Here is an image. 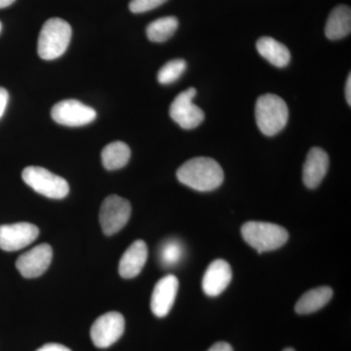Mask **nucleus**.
I'll use <instances>...</instances> for the list:
<instances>
[{"label":"nucleus","instance_id":"1","mask_svg":"<svg viewBox=\"0 0 351 351\" xmlns=\"http://www.w3.org/2000/svg\"><path fill=\"white\" fill-rule=\"evenodd\" d=\"M180 182L198 191H211L218 189L223 182L221 165L210 157H195L182 164L177 171Z\"/></svg>","mask_w":351,"mask_h":351},{"label":"nucleus","instance_id":"2","mask_svg":"<svg viewBox=\"0 0 351 351\" xmlns=\"http://www.w3.org/2000/svg\"><path fill=\"white\" fill-rule=\"evenodd\" d=\"M255 115L260 131L271 137L285 128L289 110L282 98L274 94H265L256 103Z\"/></svg>","mask_w":351,"mask_h":351},{"label":"nucleus","instance_id":"3","mask_svg":"<svg viewBox=\"0 0 351 351\" xmlns=\"http://www.w3.org/2000/svg\"><path fill=\"white\" fill-rule=\"evenodd\" d=\"M71 25L60 18L46 21L38 38L39 57L46 61H52L61 57L68 49L71 39Z\"/></svg>","mask_w":351,"mask_h":351},{"label":"nucleus","instance_id":"4","mask_svg":"<svg viewBox=\"0 0 351 351\" xmlns=\"http://www.w3.org/2000/svg\"><path fill=\"white\" fill-rule=\"evenodd\" d=\"M241 233L245 242L256 249L258 254L276 250L285 245L289 239V232L282 226L263 221L244 223Z\"/></svg>","mask_w":351,"mask_h":351},{"label":"nucleus","instance_id":"5","mask_svg":"<svg viewBox=\"0 0 351 351\" xmlns=\"http://www.w3.org/2000/svg\"><path fill=\"white\" fill-rule=\"evenodd\" d=\"M23 180L39 195L52 199H62L69 193L68 182L43 167L29 166L22 173Z\"/></svg>","mask_w":351,"mask_h":351},{"label":"nucleus","instance_id":"6","mask_svg":"<svg viewBox=\"0 0 351 351\" xmlns=\"http://www.w3.org/2000/svg\"><path fill=\"white\" fill-rule=\"evenodd\" d=\"M131 216V204L128 200L117 195L108 196L100 210L101 230L108 237L121 230Z\"/></svg>","mask_w":351,"mask_h":351},{"label":"nucleus","instance_id":"7","mask_svg":"<svg viewBox=\"0 0 351 351\" xmlns=\"http://www.w3.org/2000/svg\"><path fill=\"white\" fill-rule=\"evenodd\" d=\"M195 95V88H189L178 95L170 106L171 119L186 130L195 129L204 121V112L193 104Z\"/></svg>","mask_w":351,"mask_h":351},{"label":"nucleus","instance_id":"8","mask_svg":"<svg viewBox=\"0 0 351 351\" xmlns=\"http://www.w3.org/2000/svg\"><path fill=\"white\" fill-rule=\"evenodd\" d=\"M51 117L58 124L69 127L87 125L97 117L94 108L77 100H64L56 104L51 110Z\"/></svg>","mask_w":351,"mask_h":351},{"label":"nucleus","instance_id":"9","mask_svg":"<svg viewBox=\"0 0 351 351\" xmlns=\"http://www.w3.org/2000/svg\"><path fill=\"white\" fill-rule=\"evenodd\" d=\"M125 329L123 316L117 311H110L100 316L91 328V339L95 346L107 348L117 343Z\"/></svg>","mask_w":351,"mask_h":351},{"label":"nucleus","instance_id":"10","mask_svg":"<svg viewBox=\"0 0 351 351\" xmlns=\"http://www.w3.org/2000/svg\"><path fill=\"white\" fill-rule=\"evenodd\" d=\"M39 235L38 226L29 223L0 226V249L7 252L21 250L32 244Z\"/></svg>","mask_w":351,"mask_h":351},{"label":"nucleus","instance_id":"11","mask_svg":"<svg viewBox=\"0 0 351 351\" xmlns=\"http://www.w3.org/2000/svg\"><path fill=\"white\" fill-rule=\"evenodd\" d=\"M52 258L53 251L49 244L38 245L20 256L16 267L25 278H36L48 269Z\"/></svg>","mask_w":351,"mask_h":351},{"label":"nucleus","instance_id":"12","mask_svg":"<svg viewBox=\"0 0 351 351\" xmlns=\"http://www.w3.org/2000/svg\"><path fill=\"white\" fill-rule=\"evenodd\" d=\"M179 289L177 277L169 274L156 283L152 295L151 308L157 317H165L174 304Z\"/></svg>","mask_w":351,"mask_h":351},{"label":"nucleus","instance_id":"13","mask_svg":"<svg viewBox=\"0 0 351 351\" xmlns=\"http://www.w3.org/2000/svg\"><path fill=\"white\" fill-rule=\"evenodd\" d=\"M329 168V156L321 147H313L307 154L302 169V181L308 189H316L324 179Z\"/></svg>","mask_w":351,"mask_h":351},{"label":"nucleus","instance_id":"14","mask_svg":"<svg viewBox=\"0 0 351 351\" xmlns=\"http://www.w3.org/2000/svg\"><path fill=\"white\" fill-rule=\"evenodd\" d=\"M232 278V267L228 263L223 260L214 261L203 277V291L209 297H217L228 288Z\"/></svg>","mask_w":351,"mask_h":351},{"label":"nucleus","instance_id":"15","mask_svg":"<svg viewBox=\"0 0 351 351\" xmlns=\"http://www.w3.org/2000/svg\"><path fill=\"white\" fill-rule=\"evenodd\" d=\"M147 255H149V251L145 241L137 240L133 242L120 260L119 267L120 276L125 279L138 276L144 269Z\"/></svg>","mask_w":351,"mask_h":351},{"label":"nucleus","instance_id":"16","mask_svg":"<svg viewBox=\"0 0 351 351\" xmlns=\"http://www.w3.org/2000/svg\"><path fill=\"white\" fill-rule=\"evenodd\" d=\"M258 54L276 68H285L291 61V53L284 44L269 36L257 41Z\"/></svg>","mask_w":351,"mask_h":351},{"label":"nucleus","instance_id":"17","mask_svg":"<svg viewBox=\"0 0 351 351\" xmlns=\"http://www.w3.org/2000/svg\"><path fill=\"white\" fill-rule=\"evenodd\" d=\"M351 32L350 7L339 5L332 9L328 18L325 34L330 40H339L348 36Z\"/></svg>","mask_w":351,"mask_h":351},{"label":"nucleus","instance_id":"18","mask_svg":"<svg viewBox=\"0 0 351 351\" xmlns=\"http://www.w3.org/2000/svg\"><path fill=\"white\" fill-rule=\"evenodd\" d=\"M332 297V290L327 286L307 291L295 304V313L302 315L316 313L326 306L331 301Z\"/></svg>","mask_w":351,"mask_h":351},{"label":"nucleus","instance_id":"19","mask_svg":"<svg viewBox=\"0 0 351 351\" xmlns=\"http://www.w3.org/2000/svg\"><path fill=\"white\" fill-rule=\"evenodd\" d=\"M130 157V147L120 141L110 143L101 152L103 165L110 171L121 169L129 162Z\"/></svg>","mask_w":351,"mask_h":351},{"label":"nucleus","instance_id":"20","mask_svg":"<svg viewBox=\"0 0 351 351\" xmlns=\"http://www.w3.org/2000/svg\"><path fill=\"white\" fill-rule=\"evenodd\" d=\"M179 21L174 16L160 18L152 22L147 25V38L152 43H164L172 38L173 34L177 31Z\"/></svg>","mask_w":351,"mask_h":351},{"label":"nucleus","instance_id":"21","mask_svg":"<svg viewBox=\"0 0 351 351\" xmlns=\"http://www.w3.org/2000/svg\"><path fill=\"white\" fill-rule=\"evenodd\" d=\"M184 245L177 239H169L164 242L159 249V261L165 267H173L181 262L184 257Z\"/></svg>","mask_w":351,"mask_h":351},{"label":"nucleus","instance_id":"22","mask_svg":"<svg viewBox=\"0 0 351 351\" xmlns=\"http://www.w3.org/2000/svg\"><path fill=\"white\" fill-rule=\"evenodd\" d=\"M186 69V62L184 60H172L159 69L157 80L160 84H172L181 77Z\"/></svg>","mask_w":351,"mask_h":351},{"label":"nucleus","instance_id":"23","mask_svg":"<svg viewBox=\"0 0 351 351\" xmlns=\"http://www.w3.org/2000/svg\"><path fill=\"white\" fill-rule=\"evenodd\" d=\"M167 0H131L129 9L132 13H145L162 5Z\"/></svg>","mask_w":351,"mask_h":351},{"label":"nucleus","instance_id":"24","mask_svg":"<svg viewBox=\"0 0 351 351\" xmlns=\"http://www.w3.org/2000/svg\"><path fill=\"white\" fill-rule=\"evenodd\" d=\"M9 94L6 89L0 87V119L3 117L4 112L8 105Z\"/></svg>","mask_w":351,"mask_h":351},{"label":"nucleus","instance_id":"25","mask_svg":"<svg viewBox=\"0 0 351 351\" xmlns=\"http://www.w3.org/2000/svg\"><path fill=\"white\" fill-rule=\"evenodd\" d=\"M36 351H71L69 348H66L60 343H47L44 345L43 348H39Z\"/></svg>","mask_w":351,"mask_h":351},{"label":"nucleus","instance_id":"26","mask_svg":"<svg viewBox=\"0 0 351 351\" xmlns=\"http://www.w3.org/2000/svg\"><path fill=\"white\" fill-rule=\"evenodd\" d=\"M208 351H233L232 346L225 341L215 343Z\"/></svg>","mask_w":351,"mask_h":351},{"label":"nucleus","instance_id":"27","mask_svg":"<svg viewBox=\"0 0 351 351\" xmlns=\"http://www.w3.org/2000/svg\"><path fill=\"white\" fill-rule=\"evenodd\" d=\"M346 98L348 105H351V75H348L346 84Z\"/></svg>","mask_w":351,"mask_h":351},{"label":"nucleus","instance_id":"28","mask_svg":"<svg viewBox=\"0 0 351 351\" xmlns=\"http://www.w3.org/2000/svg\"><path fill=\"white\" fill-rule=\"evenodd\" d=\"M14 2L15 0H0V9L10 6Z\"/></svg>","mask_w":351,"mask_h":351},{"label":"nucleus","instance_id":"29","mask_svg":"<svg viewBox=\"0 0 351 351\" xmlns=\"http://www.w3.org/2000/svg\"><path fill=\"white\" fill-rule=\"evenodd\" d=\"M283 351H295V350H293V348H286V350H284Z\"/></svg>","mask_w":351,"mask_h":351},{"label":"nucleus","instance_id":"30","mask_svg":"<svg viewBox=\"0 0 351 351\" xmlns=\"http://www.w3.org/2000/svg\"><path fill=\"white\" fill-rule=\"evenodd\" d=\"M1 27H2L1 23H0V32H1Z\"/></svg>","mask_w":351,"mask_h":351}]
</instances>
